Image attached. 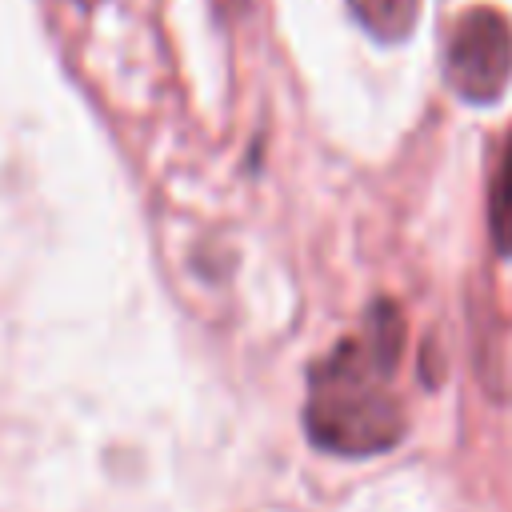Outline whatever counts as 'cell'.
Returning a JSON list of instances; mask_svg holds the SVG:
<instances>
[{"instance_id":"8992f818","label":"cell","mask_w":512,"mask_h":512,"mask_svg":"<svg viewBox=\"0 0 512 512\" xmlns=\"http://www.w3.org/2000/svg\"><path fill=\"white\" fill-rule=\"evenodd\" d=\"M240 4H244V0H240Z\"/></svg>"},{"instance_id":"6da1fadb","label":"cell","mask_w":512,"mask_h":512,"mask_svg":"<svg viewBox=\"0 0 512 512\" xmlns=\"http://www.w3.org/2000/svg\"><path fill=\"white\" fill-rule=\"evenodd\" d=\"M400 348L404 320L392 300H376L360 336H348L312 368L304 424L316 448L336 456H376L404 436V408L388 384Z\"/></svg>"},{"instance_id":"277c9868","label":"cell","mask_w":512,"mask_h":512,"mask_svg":"<svg viewBox=\"0 0 512 512\" xmlns=\"http://www.w3.org/2000/svg\"><path fill=\"white\" fill-rule=\"evenodd\" d=\"M492 240L504 256L512 252V136H508V148H504V160L492 184Z\"/></svg>"},{"instance_id":"5b68a950","label":"cell","mask_w":512,"mask_h":512,"mask_svg":"<svg viewBox=\"0 0 512 512\" xmlns=\"http://www.w3.org/2000/svg\"><path fill=\"white\" fill-rule=\"evenodd\" d=\"M76 4H92V0H76Z\"/></svg>"},{"instance_id":"7a4b0ae2","label":"cell","mask_w":512,"mask_h":512,"mask_svg":"<svg viewBox=\"0 0 512 512\" xmlns=\"http://www.w3.org/2000/svg\"><path fill=\"white\" fill-rule=\"evenodd\" d=\"M444 76L472 104H492L504 92L512 76V28L496 8H468L456 20Z\"/></svg>"},{"instance_id":"3957f363","label":"cell","mask_w":512,"mask_h":512,"mask_svg":"<svg viewBox=\"0 0 512 512\" xmlns=\"http://www.w3.org/2000/svg\"><path fill=\"white\" fill-rule=\"evenodd\" d=\"M352 16L360 20V28L384 44L404 40L416 28V12L420 0H348Z\"/></svg>"}]
</instances>
